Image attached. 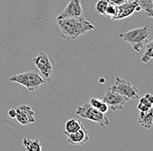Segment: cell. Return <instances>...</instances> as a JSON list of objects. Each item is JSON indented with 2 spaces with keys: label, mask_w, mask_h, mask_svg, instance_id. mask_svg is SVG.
I'll return each mask as SVG.
<instances>
[{
  "label": "cell",
  "mask_w": 153,
  "mask_h": 151,
  "mask_svg": "<svg viewBox=\"0 0 153 151\" xmlns=\"http://www.w3.org/2000/svg\"><path fill=\"white\" fill-rule=\"evenodd\" d=\"M16 108V119L21 125H28L30 123L35 122V113L31 109V107L27 105H21Z\"/></svg>",
  "instance_id": "10"
},
{
  "label": "cell",
  "mask_w": 153,
  "mask_h": 151,
  "mask_svg": "<svg viewBox=\"0 0 153 151\" xmlns=\"http://www.w3.org/2000/svg\"><path fill=\"white\" fill-rule=\"evenodd\" d=\"M110 89L113 92L118 93L123 96L127 97L129 100L139 99L140 92L137 86H133L131 82L123 80L119 77H116L115 82Z\"/></svg>",
  "instance_id": "5"
},
{
  "label": "cell",
  "mask_w": 153,
  "mask_h": 151,
  "mask_svg": "<svg viewBox=\"0 0 153 151\" xmlns=\"http://www.w3.org/2000/svg\"><path fill=\"white\" fill-rule=\"evenodd\" d=\"M119 36L128 42L136 52H140L151 39V29L146 26L130 30L121 33Z\"/></svg>",
  "instance_id": "2"
},
{
  "label": "cell",
  "mask_w": 153,
  "mask_h": 151,
  "mask_svg": "<svg viewBox=\"0 0 153 151\" xmlns=\"http://www.w3.org/2000/svg\"><path fill=\"white\" fill-rule=\"evenodd\" d=\"M83 126H84V124L81 122L80 121L75 119V118L70 119L65 123V134H71V133L76 132Z\"/></svg>",
  "instance_id": "14"
},
{
  "label": "cell",
  "mask_w": 153,
  "mask_h": 151,
  "mask_svg": "<svg viewBox=\"0 0 153 151\" xmlns=\"http://www.w3.org/2000/svg\"><path fill=\"white\" fill-rule=\"evenodd\" d=\"M116 13H117V5H114V4H112V3H111V2H108L107 8L105 10L104 16H105L107 19L112 20L113 18H114V16L116 15Z\"/></svg>",
  "instance_id": "19"
},
{
  "label": "cell",
  "mask_w": 153,
  "mask_h": 151,
  "mask_svg": "<svg viewBox=\"0 0 153 151\" xmlns=\"http://www.w3.org/2000/svg\"><path fill=\"white\" fill-rule=\"evenodd\" d=\"M83 15V8L80 0H71L66 7L64 9L61 14L57 16V19H68V18H74Z\"/></svg>",
  "instance_id": "9"
},
{
  "label": "cell",
  "mask_w": 153,
  "mask_h": 151,
  "mask_svg": "<svg viewBox=\"0 0 153 151\" xmlns=\"http://www.w3.org/2000/svg\"><path fill=\"white\" fill-rule=\"evenodd\" d=\"M135 1L137 5L141 8V10H143L146 14L150 17H153V2L152 0H133Z\"/></svg>",
  "instance_id": "16"
},
{
  "label": "cell",
  "mask_w": 153,
  "mask_h": 151,
  "mask_svg": "<svg viewBox=\"0 0 153 151\" xmlns=\"http://www.w3.org/2000/svg\"><path fill=\"white\" fill-rule=\"evenodd\" d=\"M57 25L61 32V37L66 40H74L86 32L95 29V26L86 20L83 15L59 19L57 20Z\"/></svg>",
  "instance_id": "1"
},
{
  "label": "cell",
  "mask_w": 153,
  "mask_h": 151,
  "mask_svg": "<svg viewBox=\"0 0 153 151\" xmlns=\"http://www.w3.org/2000/svg\"><path fill=\"white\" fill-rule=\"evenodd\" d=\"M75 113L84 119H87L92 122L98 123L101 127H105L110 125V121L105 115V113L98 111L97 109L91 107L90 103L84 104L76 108Z\"/></svg>",
  "instance_id": "4"
},
{
  "label": "cell",
  "mask_w": 153,
  "mask_h": 151,
  "mask_svg": "<svg viewBox=\"0 0 153 151\" xmlns=\"http://www.w3.org/2000/svg\"><path fill=\"white\" fill-rule=\"evenodd\" d=\"M100 82H101V83H104V82H105V80H104V79H101V80H100Z\"/></svg>",
  "instance_id": "23"
},
{
  "label": "cell",
  "mask_w": 153,
  "mask_h": 151,
  "mask_svg": "<svg viewBox=\"0 0 153 151\" xmlns=\"http://www.w3.org/2000/svg\"><path fill=\"white\" fill-rule=\"evenodd\" d=\"M153 106V96L151 94H146L143 97L139 100L137 104L138 111H147L152 108Z\"/></svg>",
  "instance_id": "13"
},
{
  "label": "cell",
  "mask_w": 153,
  "mask_h": 151,
  "mask_svg": "<svg viewBox=\"0 0 153 151\" xmlns=\"http://www.w3.org/2000/svg\"><path fill=\"white\" fill-rule=\"evenodd\" d=\"M33 63L37 66L39 74L45 80V82H50L53 72V66L47 54L45 52L39 53L38 56L33 59Z\"/></svg>",
  "instance_id": "6"
},
{
  "label": "cell",
  "mask_w": 153,
  "mask_h": 151,
  "mask_svg": "<svg viewBox=\"0 0 153 151\" xmlns=\"http://www.w3.org/2000/svg\"><path fill=\"white\" fill-rule=\"evenodd\" d=\"M90 105L96 109H97L98 111L102 112V113H105L109 110L108 105L105 103L103 100H100L98 98H91L90 100Z\"/></svg>",
  "instance_id": "17"
},
{
  "label": "cell",
  "mask_w": 153,
  "mask_h": 151,
  "mask_svg": "<svg viewBox=\"0 0 153 151\" xmlns=\"http://www.w3.org/2000/svg\"><path fill=\"white\" fill-rule=\"evenodd\" d=\"M8 114H9V116L10 118H15L16 117V114H17V112H16V108L14 107V108H10L9 111H8Z\"/></svg>",
  "instance_id": "21"
},
{
  "label": "cell",
  "mask_w": 153,
  "mask_h": 151,
  "mask_svg": "<svg viewBox=\"0 0 153 151\" xmlns=\"http://www.w3.org/2000/svg\"><path fill=\"white\" fill-rule=\"evenodd\" d=\"M138 123L145 128H152L153 123V113L152 108L147 110V111H139L138 114Z\"/></svg>",
  "instance_id": "12"
},
{
  "label": "cell",
  "mask_w": 153,
  "mask_h": 151,
  "mask_svg": "<svg viewBox=\"0 0 153 151\" xmlns=\"http://www.w3.org/2000/svg\"><path fill=\"white\" fill-rule=\"evenodd\" d=\"M108 1L111 2V3H112V4H114L116 5H120L124 4V3H125L128 0H108Z\"/></svg>",
  "instance_id": "22"
},
{
  "label": "cell",
  "mask_w": 153,
  "mask_h": 151,
  "mask_svg": "<svg viewBox=\"0 0 153 151\" xmlns=\"http://www.w3.org/2000/svg\"><path fill=\"white\" fill-rule=\"evenodd\" d=\"M9 80L24 86L30 92H34L38 90L40 86L46 83L45 80L38 74V72L35 70H30L22 74H14L10 77Z\"/></svg>",
  "instance_id": "3"
},
{
  "label": "cell",
  "mask_w": 153,
  "mask_h": 151,
  "mask_svg": "<svg viewBox=\"0 0 153 151\" xmlns=\"http://www.w3.org/2000/svg\"><path fill=\"white\" fill-rule=\"evenodd\" d=\"M141 8L133 0H128L125 3L117 5V13L112 20H121L132 15L134 12H139Z\"/></svg>",
  "instance_id": "8"
},
{
  "label": "cell",
  "mask_w": 153,
  "mask_h": 151,
  "mask_svg": "<svg viewBox=\"0 0 153 151\" xmlns=\"http://www.w3.org/2000/svg\"><path fill=\"white\" fill-rule=\"evenodd\" d=\"M67 142L71 145H84L89 141V132L83 126L79 130L71 134H66Z\"/></svg>",
  "instance_id": "11"
},
{
  "label": "cell",
  "mask_w": 153,
  "mask_h": 151,
  "mask_svg": "<svg viewBox=\"0 0 153 151\" xmlns=\"http://www.w3.org/2000/svg\"><path fill=\"white\" fill-rule=\"evenodd\" d=\"M145 46H146L145 52L143 54V56L141 57V60L144 64H147L152 60L153 57V41L152 40L149 41Z\"/></svg>",
  "instance_id": "18"
},
{
  "label": "cell",
  "mask_w": 153,
  "mask_h": 151,
  "mask_svg": "<svg viewBox=\"0 0 153 151\" xmlns=\"http://www.w3.org/2000/svg\"><path fill=\"white\" fill-rule=\"evenodd\" d=\"M23 144L25 150L27 151H40L42 149V145L38 140H31L29 138L23 139Z\"/></svg>",
  "instance_id": "15"
},
{
  "label": "cell",
  "mask_w": 153,
  "mask_h": 151,
  "mask_svg": "<svg viewBox=\"0 0 153 151\" xmlns=\"http://www.w3.org/2000/svg\"><path fill=\"white\" fill-rule=\"evenodd\" d=\"M108 0H99L97 2L96 4V12L97 14H100V15H105V10L107 8V5H108Z\"/></svg>",
  "instance_id": "20"
},
{
  "label": "cell",
  "mask_w": 153,
  "mask_h": 151,
  "mask_svg": "<svg viewBox=\"0 0 153 151\" xmlns=\"http://www.w3.org/2000/svg\"><path fill=\"white\" fill-rule=\"evenodd\" d=\"M102 100L113 111L122 110L124 108L125 103L130 101L127 97L123 96L118 93L113 92L110 88L107 89L105 95H103Z\"/></svg>",
  "instance_id": "7"
}]
</instances>
